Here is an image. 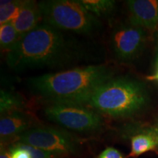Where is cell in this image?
Wrapping results in <instances>:
<instances>
[{
  "instance_id": "19",
  "label": "cell",
  "mask_w": 158,
  "mask_h": 158,
  "mask_svg": "<svg viewBox=\"0 0 158 158\" xmlns=\"http://www.w3.org/2000/svg\"><path fill=\"white\" fill-rule=\"evenodd\" d=\"M141 132H144V133H149L152 137L155 138L156 144H157V147L158 148V126H154V127H149L144 128L141 130Z\"/></svg>"
},
{
  "instance_id": "8",
  "label": "cell",
  "mask_w": 158,
  "mask_h": 158,
  "mask_svg": "<svg viewBox=\"0 0 158 158\" xmlns=\"http://www.w3.org/2000/svg\"><path fill=\"white\" fill-rule=\"evenodd\" d=\"M130 23L146 29H158V0H129Z\"/></svg>"
},
{
  "instance_id": "15",
  "label": "cell",
  "mask_w": 158,
  "mask_h": 158,
  "mask_svg": "<svg viewBox=\"0 0 158 158\" xmlns=\"http://www.w3.org/2000/svg\"><path fill=\"white\" fill-rule=\"evenodd\" d=\"M0 110L2 114L13 111V110H20L21 106V100L19 97L15 96L6 91H1V98H0Z\"/></svg>"
},
{
  "instance_id": "9",
  "label": "cell",
  "mask_w": 158,
  "mask_h": 158,
  "mask_svg": "<svg viewBox=\"0 0 158 158\" xmlns=\"http://www.w3.org/2000/svg\"><path fill=\"white\" fill-rule=\"evenodd\" d=\"M34 119L30 115L18 110L1 115L0 136L2 142L17 138L27 130L35 127Z\"/></svg>"
},
{
  "instance_id": "2",
  "label": "cell",
  "mask_w": 158,
  "mask_h": 158,
  "mask_svg": "<svg viewBox=\"0 0 158 158\" xmlns=\"http://www.w3.org/2000/svg\"><path fill=\"white\" fill-rule=\"evenodd\" d=\"M68 50V41L60 30L42 23L7 51L6 62L10 68L17 71L50 66L63 60Z\"/></svg>"
},
{
  "instance_id": "21",
  "label": "cell",
  "mask_w": 158,
  "mask_h": 158,
  "mask_svg": "<svg viewBox=\"0 0 158 158\" xmlns=\"http://www.w3.org/2000/svg\"><path fill=\"white\" fill-rule=\"evenodd\" d=\"M149 80H152V81H156L158 82V66L156 67V70L152 76L149 77Z\"/></svg>"
},
{
  "instance_id": "16",
  "label": "cell",
  "mask_w": 158,
  "mask_h": 158,
  "mask_svg": "<svg viewBox=\"0 0 158 158\" xmlns=\"http://www.w3.org/2000/svg\"><path fill=\"white\" fill-rule=\"evenodd\" d=\"M15 143L18 144L19 147L27 150L29 152V155H30L31 158H55V157L57 156L54 155V154L44 151V150L37 149V148L27 145V144L20 143V142H15Z\"/></svg>"
},
{
  "instance_id": "20",
  "label": "cell",
  "mask_w": 158,
  "mask_h": 158,
  "mask_svg": "<svg viewBox=\"0 0 158 158\" xmlns=\"http://www.w3.org/2000/svg\"><path fill=\"white\" fill-rule=\"evenodd\" d=\"M0 158H10V153L9 150H6L5 148H2V147Z\"/></svg>"
},
{
  "instance_id": "18",
  "label": "cell",
  "mask_w": 158,
  "mask_h": 158,
  "mask_svg": "<svg viewBox=\"0 0 158 158\" xmlns=\"http://www.w3.org/2000/svg\"><path fill=\"white\" fill-rule=\"evenodd\" d=\"M97 158H125L121 152L114 147L106 148Z\"/></svg>"
},
{
  "instance_id": "17",
  "label": "cell",
  "mask_w": 158,
  "mask_h": 158,
  "mask_svg": "<svg viewBox=\"0 0 158 158\" xmlns=\"http://www.w3.org/2000/svg\"><path fill=\"white\" fill-rule=\"evenodd\" d=\"M8 150L10 153V158H31L27 150L19 147L15 143L13 144Z\"/></svg>"
},
{
  "instance_id": "6",
  "label": "cell",
  "mask_w": 158,
  "mask_h": 158,
  "mask_svg": "<svg viewBox=\"0 0 158 158\" xmlns=\"http://www.w3.org/2000/svg\"><path fill=\"white\" fill-rule=\"evenodd\" d=\"M16 142L31 146L56 155L75 154L79 149L77 138L63 130L35 126L19 135Z\"/></svg>"
},
{
  "instance_id": "12",
  "label": "cell",
  "mask_w": 158,
  "mask_h": 158,
  "mask_svg": "<svg viewBox=\"0 0 158 158\" xmlns=\"http://www.w3.org/2000/svg\"><path fill=\"white\" fill-rule=\"evenodd\" d=\"M79 3L95 17L107 16L115 9L113 0H78Z\"/></svg>"
},
{
  "instance_id": "11",
  "label": "cell",
  "mask_w": 158,
  "mask_h": 158,
  "mask_svg": "<svg viewBox=\"0 0 158 158\" xmlns=\"http://www.w3.org/2000/svg\"><path fill=\"white\" fill-rule=\"evenodd\" d=\"M156 148L157 147L155 138L149 133L140 132L131 138V149L129 157H138Z\"/></svg>"
},
{
  "instance_id": "22",
  "label": "cell",
  "mask_w": 158,
  "mask_h": 158,
  "mask_svg": "<svg viewBox=\"0 0 158 158\" xmlns=\"http://www.w3.org/2000/svg\"><path fill=\"white\" fill-rule=\"evenodd\" d=\"M155 66H158V48L157 51V54H156V59H155Z\"/></svg>"
},
{
  "instance_id": "10",
  "label": "cell",
  "mask_w": 158,
  "mask_h": 158,
  "mask_svg": "<svg viewBox=\"0 0 158 158\" xmlns=\"http://www.w3.org/2000/svg\"><path fill=\"white\" fill-rule=\"evenodd\" d=\"M40 20H42V14L39 2L32 0H27L23 2L19 14L12 23L21 38L35 29L39 24Z\"/></svg>"
},
{
  "instance_id": "24",
  "label": "cell",
  "mask_w": 158,
  "mask_h": 158,
  "mask_svg": "<svg viewBox=\"0 0 158 158\" xmlns=\"http://www.w3.org/2000/svg\"><path fill=\"white\" fill-rule=\"evenodd\" d=\"M156 126H158V116L157 118V120H156Z\"/></svg>"
},
{
  "instance_id": "7",
  "label": "cell",
  "mask_w": 158,
  "mask_h": 158,
  "mask_svg": "<svg viewBox=\"0 0 158 158\" xmlns=\"http://www.w3.org/2000/svg\"><path fill=\"white\" fill-rule=\"evenodd\" d=\"M147 40L146 29L130 24H121L114 29L110 43L118 60L130 62L141 54Z\"/></svg>"
},
{
  "instance_id": "1",
  "label": "cell",
  "mask_w": 158,
  "mask_h": 158,
  "mask_svg": "<svg viewBox=\"0 0 158 158\" xmlns=\"http://www.w3.org/2000/svg\"><path fill=\"white\" fill-rule=\"evenodd\" d=\"M113 76V70L106 65H89L33 77L28 82L31 89L53 102L83 106Z\"/></svg>"
},
{
  "instance_id": "5",
  "label": "cell",
  "mask_w": 158,
  "mask_h": 158,
  "mask_svg": "<svg viewBox=\"0 0 158 158\" xmlns=\"http://www.w3.org/2000/svg\"><path fill=\"white\" fill-rule=\"evenodd\" d=\"M44 114L51 122L77 132H94L104 126L102 116L81 105L52 102L44 108Z\"/></svg>"
},
{
  "instance_id": "23",
  "label": "cell",
  "mask_w": 158,
  "mask_h": 158,
  "mask_svg": "<svg viewBox=\"0 0 158 158\" xmlns=\"http://www.w3.org/2000/svg\"><path fill=\"white\" fill-rule=\"evenodd\" d=\"M155 37L157 38V40H158V29H157V31H156V35H155Z\"/></svg>"
},
{
  "instance_id": "4",
  "label": "cell",
  "mask_w": 158,
  "mask_h": 158,
  "mask_svg": "<svg viewBox=\"0 0 158 158\" xmlns=\"http://www.w3.org/2000/svg\"><path fill=\"white\" fill-rule=\"evenodd\" d=\"M39 7L44 23L59 30L90 34L100 24L78 0H45L40 2Z\"/></svg>"
},
{
  "instance_id": "14",
  "label": "cell",
  "mask_w": 158,
  "mask_h": 158,
  "mask_svg": "<svg viewBox=\"0 0 158 158\" xmlns=\"http://www.w3.org/2000/svg\"><path fill=\"white\" fill-rule=\"evenodd\" d=\"M24 1H1L0 23L1 25L12 22L19 14Z\"/></svg>"
},
{
  "instance_id": "13",
  "label": "cell",
  "mask_w": 158,
  "mask_h": 158,
  "mask_svg": "<svg viewBox=\"0 0 158 158\" xmlns=\"http://www.w3.org/2000/svg\"><path fill=\"white\" fill-rule=\"evenodd\" d=\"M20 37L13 23L9 22L0 27V45L1 48L8 51L16 44Z\"/></svg>"
},
{
  "instance_id": "3",
  "label": "cell",
  "mask_w": 158,
  "mask_h": 158,
  "mask_svg": "<svg viewBox=\"0 0 158 158\" xmlns=\"http://www.w3.org/2000/svg\"><path fill=\"white\" fill-rule=\"evenodd\" d=\"M143 83L126 77L112 78L99 86L86 104L113 118H127L143 110L149 102Z\"/></svg>"
}]
</instances>
